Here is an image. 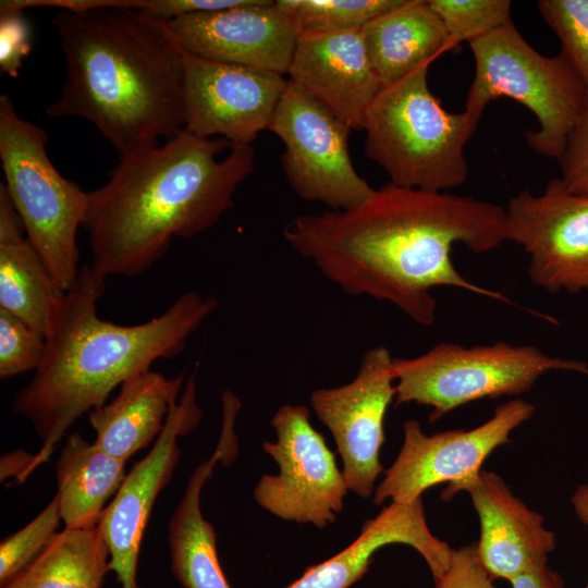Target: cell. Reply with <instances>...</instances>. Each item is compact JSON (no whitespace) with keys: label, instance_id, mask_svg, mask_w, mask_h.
Returning a JSON list of instances; mask_svg holds the SVG:
<instances>
[{"label":"cell","instance_id":"e575fe53","mask_svg":"<svg viewBox=\"0 0 588 588\" xmlns=\"http://www.w3.org/2000/svg\"><path fill=\"white\" fill-rule=\"evenodd\" d=\"M512 588H564L562 576L548 562L538 564L511 581Z\"/></svg>","mask_w":588,"mask_h":588},{"label":"cell","instance_id":"9c48e42d","mask_svg":"<svg viewBox=\"0 0 588 588\" xmlns=\"http://www.w3.org/2000/svg\"><path fill=\"white\" fill-rule=\"evenodd\" d=\"M304 405L281 406L271 419L277 436L262 448L279 466L262 475L254 490L259 506L272 515L323 528L343 510L348 488L334 454L311 425Z\"/></svg>","mask_w":588,"mask_h":588},{"label":"cell","instance_id":"e0dca14e","mask_svg":"<svg viewBox=\"0 0 588 588\" xmlns=\"http://www.w3.org/2000/svg\"><path fill=\"white\" fill-rule=\"evenodd\" d=\"M466 492L480 523L476 554L492 579L511 581L529 568L548 562L555 549V534L544 527L542 515L530 510L495 473L477 475L448 485L441 498Z\"/></svg>","mask_w":588,"mask_h":588},{"label":"cell","instance_id":"ac0fdd59","mask_svg":"<svg viewBox=\"0 0 588 588\" xmlns=\"http://www.w3.org/2000/svg\"><path fill=\"white\" fill-rule=\"evenodd\" d=\"M360 29L299 35L286 74L290 84L351 131L364 128L368 109L383 88Z\"/></svg>","mask_w":588,"mask_h":588},{"label":"cell","instance_id":"9a60e30c","mask_svg":"<svg viewBox=\"0 0 588 588\" xmlns=\"http://www.w3.org/2000/svg\"><path fill=\"white\" fill-rule=\"evenodd\" d=\"M200 418L194 370L182 395L171 406L152 449L127 473L101 515L99 528L109 549V568L122 588H139L136 581L137 561L151 510L177 464L181 453L179 438L189 433Z\"/></svg>","mask_w":588,"mask_h":588},{"label":"cell","instance_id":"ba28073f","mask_svg":"<svg viewBox=\"0 0 588 588\" xmlns=\"http://www.w3.org/2000/svg\"><path fill=\"white\" fill-rule=\"evenodd\" d=\"M553 370L588 375V365L551 356L534 345L499 341L467 347L442 342L416 357L393 358L394 401L429 406L433 422L474 401L523 394Z\"/></svg>","mask_w":588,"mask_h":588},{"label":"cell","instance_id":"4dcf8cb0","mask_svg":"<svg viewBox=\"0 0 588 588\" xmlns=\"http://www.w3.org/2000/svg\"><path fill=\"white\" fill-rule=\"evenodd\" d=\"M32 49L30 29L24 10L0 2V71L16 77Z\"/></svg>","mask_w":588,"mask_h":588},{"label":"cell","instance_id":"f1b7e54d","mask_svg":"<svg viewBox=\"0 0 588 588\" xmlns=\"http://www.w3.org/2000/svg\"><path fill=\"white\" fill-rule=\"evenodd\" d=\"M538 10L567 59L588 86V0H539Z\"/></svg>","mask_w":588,"mask_h":588},{"label":"cell","instance_id":"5b68a950","mask_svg":"<svg viewBox=\"0 0 588 588\" xmlns=\"http://www.w3.org/2000/svg\"><path fill=\"white\" fill-rule=\"evenodd\" d=\"M428 69L380 90L365 119V152L393 185L446 192L467 180L464 149L477 124L464 111L445 110L429 88Z\"/></svg>","mask_w":588,"mask_h":588},{"label":"cell","instance_id":"f546056e","mask_svg":"<svg viewBox=\"0 0 588 588\" xmlns=\"http://www.w3.org/2000/svg\"><path fill=\"white\" fill-rule=\"evenodd\" d=\"M46 339L15 315L0 308V378L3 380L40 366Z\"/></svg>","mask_w":588,"mask_h":588},{"label":"cell","instance_id":"30bf717a","mask_svg":"<svg viewBox=\"0 0 588 588\" xmlns=\"http://www.w3.org/2000/svg\"><path fill=\"white\" fill-rule=\"evenodd\" d=\"M268 130L283 143V172L302 199L343 210L373 192L353 166L351 130L290 83Z\"/></svg>","mask_w":588,"mask_h":588},{"label":"cell","instance_id":"3957f363","mask_svg":"<svg viewBox=\"0 0 588 588\" xmlns=\"http://www.w3.org/2000/svg\"><path fill=\"white\" fill-rule=\"evenodd\" d=\"M254 166L252 145L185 130L120 158L108 181L88 192L83 226L90 267L106 279L147 272L173 238H191L216 225Z\"/></svg>","mask_w":588,"mask_h":588},{"label":"cell","instance_id":"2e32d148","mask_svg":"<svg viewBox=\"0 0 588 588\" xmlns=\"http://www.w3.org/2000/svg\"><path fill=\"white\" fill-rule=\"evenodd\" d=\"M167 25L189 54L283 76L298 37L291 19L271 0L185 14L167 21Z\"/></svg>","mask_w":588,"mask_h":588},{"label":"cell","instance_id":"d4e9b609","mask_svg":"<svg viewBox=\"0 0 588 588\" xmlns=\"http://www.w3.org/2000/svg\"><path fill=\"white\" fill-rule=\"evenodd\" d=\"M109 549L99 524L64 528L27 567L30 588H100Z\"/></svg>","mask_w":588,"mask_h":588},{"label":"cell","instance_id":"8d00e7d4","mask_svg":"<svg viewBox=\"0 0 588 588\" xmlns=\"http://www.w3.org/2000/svg\"><path fill=\"white\" fill-rule=\"evenodd\" d=\"M28 567V566H27ZM25 568L1 588H30L28 568Z\"/></svg>","mask_w":588,"mask_h":588},{"label":"cell","instance_id":"277c9868","mask_svg":"<svg viewBox=\"0 0 588 588\" xmlns=\"http://www.w3.org/2000/svg\"><path fill=\"white\" fill-rule=\"evenodd\" d=\"M105 290L106 278L82 266L54 307L40 366L13 400L12 412L32 424L42 443L26 477L50 461L71 426L103 405L118 385L156 360L179 355L218 307L216 298L189 291L158 317L122 326L98 316Z\"/></svg>","mask_w":588,"mask_h":588},{"label":"cell","instance_id":"7a4b0ae2","mask_svg":"<svg viewBox=\"0 0 588 588\" xmlns=\"http://www.w3.org/2000/svg\"><path fill=\"white\" fill-rule=\"evenodd\" d=\"M22 10L53 7L65 63L50 118L90 122L120 158L184 130L183 49L167 21L110 0H12Z\"/></svg>","mask_w":588,"mask_h":588},{"label":"cell","instance_id":"4fadbf2b","mask_svg":"<svg viewBox=\"0 0 588 588\" xmlns=\"http://www.w3.org/2000/svg\"><path fill=\"white\" fill-rule=\"evenodd\" d=\"M393 358L385 346H373L363 355L351 382L310 394L314 412L335 441L348 490L365 499L383 471L379 454L385 413L395 399Z\"/></svg>","mask_w":588,"mask_h":588},{"label":"cell","instance_id":"d6a6232c","mask_svg":"<svg viewBox=\"0 0 588 588\" xmlns=\"http://www.w3.org/2000/svg\"><path fill=\"white\" fill-rule=\"evenodd\" d=\"M476 554V543L454 549L450 567L434 588H498Z\"/></svg>","mask_w":588,"mask_h":588},{"label":"cell","instance_id":"836d02e7","mask_svg":"<svg viewBox=\"0 0 588 588\" xmlns=\"http://www.w3.org/2000/svg\"><path fill=\"white\" fill-rule=\"evenodd\" d=\"M247 1L248 0H127L126 5L152 17L169 21L185 14L234 8L245 4Z\"/></svg>","mask_w":588,"mask_h":588},{"label":"cell","instance_id":"d6986e66","mask_svg":"<svg viewBox=\"0 0 588 588\" xmlns=\"http://www.w3.org/2000/svg\"><path fill=\"white\" fill-rule=\"evenodd\" d=\"M392 543L415 549L433 580L450 567L454 549L436 537L427 523L421 498L412 503L391 502L364 523L359 536L344 550L309 566L285 588H348L369 569L376 552Z\"/></svg>","mask_w":588,"mask_h":588},{"label":"cell","instance_id":"d590c367","mask_svg":"<svg viewBox=\"0 0 588 588\" xmlns=\"http://www.w3.org/2000/svg\"><path fill=\"white\" fill-rule=\"evenodd\" d=\"M571 502L576 516L588 528V483L577 487Z\"/></svg>","mask_w":588,"mask_h":588},{"label":"cell","instance_id":"1f68e13d","mask_svg":"<svg viewBox=\"0 0 588 588\" xmlns=\"http://www.w3.org/2000/svg\"><path fill=\"white\" fill-rule=\"evenodd\" d=\"M559 162L560 179L565 187L572 193L588 196V97Z\"/></svg>","mask_w":588,"mask_h":588},{"label":"cell","instance_id":"4316f807","mask_svg":"<svg viewBox=\"0 0 588 588\" xmlns=\"http://www.w3.org/2000/svg\"><path fill=\"white\" fill-rule=\"evenodd\" d=\"M440 17L451 48L512 22L510 0H428Z\"/></svg>","mask_w":588,"mask_h":588},{"label":"cell","instance_id":"52a82bcc","mask_svg":"<svg viewBox=\"0 0 588 588\" xmlns=\"http://www.w3.org/2000/svg\"><path fill=\"white\" fill-rule=\"evenodd\" d=\"M46 131L21 118L8 95L0 96V159L4 186L23 221L26 238L42 259L56 286L68 291L81 267L77 231L89 194L52 164Z\"/></svg>","mask_w":588,"mask_h":588},{"label":"cell","instance_id":"484cf974","mask_svg":"<svg viewBox=\"0 0 588 588\" xmlns=\"http://www.w3.org/2000/svg\"><path fill=\"white\" fill-rule=\"evenodd\" d=\"M401 0H275L297 35L360 29Z\"/></svg>","mask_w":588,"mask_h":588},{"label":"cell","instance_id":"603a6c76","mask_svg":"<svg viewBox=\"0 0 588 588\" xmlns=\"http://www.w3.org/2000/svg\"><path fill=\"white\" fill-rule=\"evenodd\" d=\"M125 463L78 432L68 437L56 465V497L64 528L99 524L106 503L127 475Z\"/></svg>","mask_w":588,"mask_h":588},{"label":"cell","instance_id":"5bb4252c","mask_svg":"<svg viewBox=\"0 0 588 588\" xmlns=\"http://www.w3.org/2000/svg\"><path fill=\"white\" fill-rule=\"evenodd\" d=\"M184 130L252 145L268 130L287 87L283 75L203 59L183 50Z\"/></svg>","mask_w":588,"mask_h":588},{"label":"cell","instance_id":"8992f818","mask_svg":"<svg viewBox=\"0 0 588 588\" xmlns=\"http://www.w3.org/2000/svg\"><path fill=\"white\" fill-rule=\"evenodd\" d=\"M475 76L466 115L478 125L486 107L502 97L523 105L536 117L537 131L526 133L536 152L560 159L588 97L584 83L560 52L547 57L532 48L513 21L469 42Z\"/></svg>","mask_w":588,"mask_h":588},{"label":"cell","instance_id":"7402d4cb","mask_svg":"<svg viewBox=\"0 0 588 588\" xmlns=\"http://www.w3.org/2000/svg\"><path fill=\"white\" fill-rule=\"evenodd\" d=\"M371 66L391 85L452 49L446 30L428 0H401L362 27Z\"/></svg>","mask_w":588,"mask_h":588},{"label":"cell","instance_id":"74e56055","mask_svg":"<svg viewBox=\"0 0 588 588\" xmlns=\"http://www.w3.org/2000/svg\"><path fill=\"white\" fill-rule=\"evenodd\" d=\"M585 588H588V583H587V585L585 586Z\"/></svg>","mask_w":588,"mask_h":588},{"label":"cell","instance_id":"cb8c5ba5","mask_svg":"<svg viewBox=\"0 0 588 588\" xmlns=\"http://www.w3.org/2000/svg\"><path fill=\"white\" fill-rule=\"evenodd\" d=\"M29 241H0V308L28 323L46 339L62 296Z\"/></svg>","mask_w":588,"mask_h":588},{"label":"cell","instance_id":"ffe728a7","mask_svg":"<svg viewBox=\"0 0 588 588\" xmlns=\"http://www.w3.org/2000/svg\"><path fill=\"white\" fill-rule=\"evenodd\" d=\"M240 405H222V429L211 457L197 466L168 527L171 571L184 588H231L220 566L215 527L204 518L200 493L218 462H232L237 442L234 432Z\"/></svg>","mask_w":588,"mask_h":588},{"label":"cell","instance_id":"83f0119b","mask_svg":"<svg viewBox=\"0 0 588 588\" xmlns=\"http://www.w3.org/2000/svg\"><path fill=\"white\" fill-rule=\"evenodd\" d=\"M61 520L59 501L54 495L33 520L1 541V587L38 558L58 534L57 530Z\"/></svg>","mask_w":588,"mask_h":588},{"label":"cell","instance_id":"6da1fadb","mask_svg":"<svg viewBox=\"0 0 588 588\" xmlns=\"http://www.w3.org/2000/svg\"><path fill=\"white\" fill-rule=\"evenodd\" d=\"M283 235L344 293L390 303L420 326L436 321L439 286L514 304L451 257L454 244L485 254L505 242V209L493 203L388 183L352 208L297 216Z\"/></svg>","mask_w":588,"mask_h":588},{"label":"cell","instance_id":"8fae6325","mask_svg":"<svg viewBox=\"0 0 588 588\" xmlns=\"http://www.w3.org/2000/svg\"><path fill=\"white\" fill-rule=\"evenodd\" d=\"M535 405L522 399L495 407L483 424L469 430L426 434L419 421L403 424L404 440L394 463L373 493V504L387 500L412 503L439 483L452 485L477 475L486 458L510 442V434L531 418Z\"/></svg>","mask_w":588,"mask_h":588},{"label":"cell","instance_id":"7c38bea8","mask_svg":"<svg viewBox=\"0 0 588 588\" xmlns=\"http://www.w3.org/2000/svg\"><path fill=\"white\" fill-rule=\"evenodd\" d=\"M505 241L529 256L528 273L551 293L588 291V196L552 177L539 195L523 189L505 208Z\"/></svg>","mask_w":588,"mask_h":588},{"label":"cell","instance_id":"44dd1931","mask_svg":"<svg viewBox=\"0 0 588 588\" xmlns=\"http://www.w3.org/2000/svg\"><path fill=\"white\" fill-rule=\"evenodd\" d=\"M185 372L168 379L147 370L121 384L118 395L89 412L94 443L126 462L161 433L171 406L180 399Z\"/></svg>","mask_w":588,"mask_h":588}]
</instances>
